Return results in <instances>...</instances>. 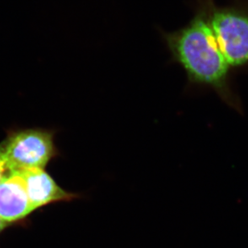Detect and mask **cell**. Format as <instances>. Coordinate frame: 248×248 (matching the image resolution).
Segmentation results:
<instances>
[{"instance_id": "obj_1", "label": "cell", "mask_w": 248, "mask_h": 248, "mask_svg": "<svg viewBox=\"0 0 248 248\" xmlns=\"http://www.w3.org/2000/svg\"><path fill=\"white\" fill-rule=\"evenodd\" d=\"M172 59L187 74L191 84L213 89L222 101L238 112L241 102L230 81V67L218 47L203 7L190 23L174 32L162 33Z\"/></svg>"}, {"instance_id": "obj_2", "label": "cell", "mask_w": 248, "mask_h": 248, "mask_svg": "<svg viewBox=\"0 0 248 248\" xmlns=\"http://www.w3.org/2000/svg\"><path fill=\"white\" fill-rule=\"evenodd\" d=\"M203 7L218 47L230 68L248 64V5L218 7L213 0H197Z\"/></svg>"}, {"instance_id": "obj_3", "label": "cell", "mask_w": 248, "mask_h": 248, "mask_svg": "<svg viewBox=\"0 0 248 248\" xmlns=\"http://www.w3.org/2000/svg\"><path fill=\"white\" fill-rule=\"evenodd\" d=\"M55 131L42 128L14 129L0 143V153L11 172L30 168L45 169L58 155Z\"/></svg>"}, {"instance_id": "obj_4", "label": "cell", "mask_w": 248, "mask_h": 248, "mask_svg": "<svg viewBox=\"0 0 248 248\" xmlns=\"http://www.w3.org/2000/svg\"><path fill=\"white\" fill-rule=\"evenodd\" d=\"M17 172L24 179L26 191L34 211L55 202L71 201L78 197L61 188L45 169H25Z\"/></svg>"}, {"instance_id": "obj_5", "label": "cell", "mask_w": 248, "mask_h": 248, "mask_svg": "<svg viewBox=\"0 0 248 248\" xmlns=\"http://www.w3.org/2000/svg\"><path fill=\"white\" fill-rule=\"evenodd\" d=\"M33 211L24 179L18 172H12L0 183V218L8 225L14 224Z\"/></svg>"}, {"instance_id": "obj_6", "label": "cell", "mask_w": 248, "mask_h": 248, "mask_svg": "<svg viewBox=\"0 0 248 248\" xmlns=\"http://www.w3.org/2000/svg\"><path fill=\"white\" fill-rule=\"evenodd\" d=\"M12 173L10 170L9 167L7 166V162L5 161L4 157L0 153V183H2L7 176Z\"/></svg>"}, {"instance_id": "obj_7", "label": "cell", "mask_w": 248, "mask_h": 248, "mask_svg": "<svg viewBox=\"0 0 248 248\" xmlns=\"http://www.w3.org/2000/svg\"><path fill=\"white\" fill-rule=\"evenodd\" d=\"M8 226H9V225L6 223L4 221H2V219L0 218V233H1L5 228H7Z\"/></svg>"}]
</instances>
